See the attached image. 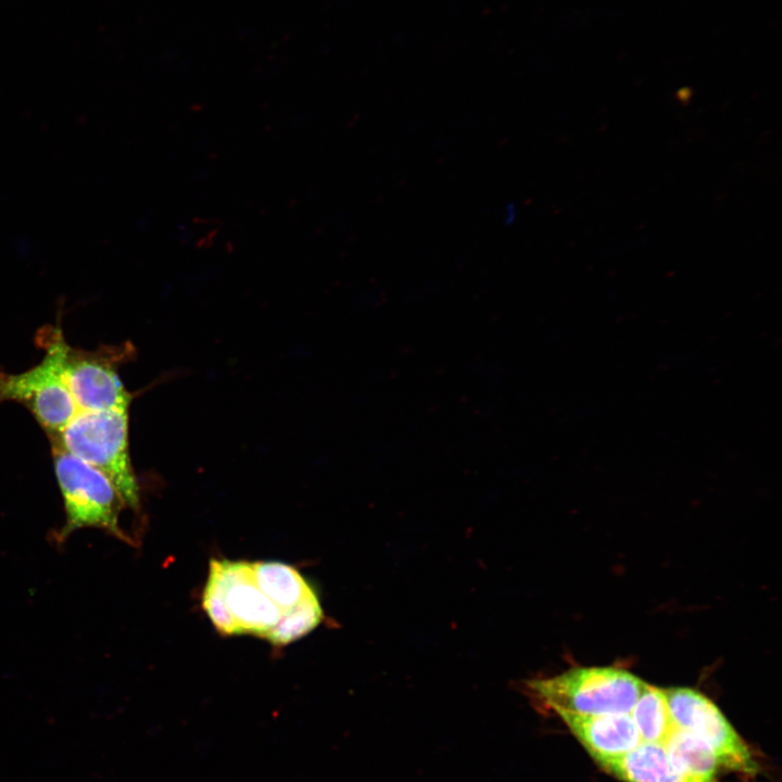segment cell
I'll return each mask as SVG.
<instances>
[{
    "instance_id": "obj_1",
    "label": "cell",
    "mask_w": 782,
    "mask_h": 782,
    "mask_svg": "<svg viewBox=\"0 0 782 782\" xmlns=\"http://www.w3.org/2000/svg\"><path fill=\"white\" fill-rule=\"evenodd\" d=\"M49 441L100 470L126 507L140 509L139 484L129 455V409L79 411Z\"/></svg>"
},
{
    "instance_id": "obj_2",
    "label": "cell",
    "mask_w": 782,
    "mask_h": 782,
    "mask_svg": "<svg viewBox=\"0 0 782 782\" xmlns=\"http://www.w3.org/2000/svg\"><path fill=\"white\" fill-rule=\"evenodd\" d=\"M36 341L50 344L56 352L78 412L129 409L133 394L119 378L118 367L133 356L130 343L84 350L67 343L59 324L40 329Z\"/></svg>"
},
{
    "instance_id": "obj_3",
    "label": "cell",
    "mask_w": 782,
    "mask_h": 782,
    "mask_svg": "<svg viewBox=\"0 0 782 782\" xmlns=\"http://www.w3.org/2000/svg\"><path fill=\"white\" fill-rule=\"evenodd\" d=\"M645 682L613 667H579L528 681L526 689L541 707L578 715L630 714Z\"/></svg>"
},
{
    "instance_id": "obj_4",
    "label": "cell",
    "mask_w": 782,
    "mask_h": 782,
    "mask_svg": "<svg viewBox=\"0 0 782 782\" xmlns=\"http://www.w3.org/2000/svg\"><path fill=\"white\" fill-rule=\"evenodd\" d=\"M49 442L65 510V521L54 534V540L62 543L77 530L98 528L131 543L119 526V513L126 505L112 482L59 442Z\"/></svg>"
},
{
    "instance_id": "obj_5",
    "label": "cell",
    "mask_w": 782,
    "mask_h": 782,
    "mask_svg": "<svg viewBox=\"0 0 782 782\" xmlns=\"http://www.w3.org/2000/svg\"><path fill=\"white\" fill-rule=\"evenodd\" d=\"M45 352L29 369L13 374L0 368V404L16 402L25 406L48 439L58 437L78 412L62 376L54 349L36 341Z\"/></svg>"
},
{
    "instance_id": "obj_6",
    "label": "cell",
    "mask_w": 782,
    "mask_h": 782,
    "mask_svg": "<svg viewBox=\"0 0 782 782\" xmlns=\"http://www.w3.org/2000/svg\"><path fill=\"white\" fill-rule=\"evenodd\" d=\"M665 693L674 727L704 741L721 768L748 775L758 772L749 747L709 698L688 688L666 689Z\"/></svg>"
},
{
    "instance_id": "obj_7",
    "label": "cell",
    "mask_w": 782,
    "mask_h": 782,
    "mask_svg": "<svg viewBox=\"0 0 782 782\" xmlns=\"http://www.w3.org/2000/svg\"><path fill=\"white\" fill-rule=\"evenodd\" d=\"M210 572L218 580L240 634H266L281 611L254 581L251 563L212 559Z\"/></svg>"
},
{
    "instance_id": "obj_8",
    "label": "cell",
    "mask_w": 782,
    "mask_h": 782,
    "mask_svg": "<svg viewBox=\"0 0 782 782\" xmlns=\"http://www.w3.org/2000/svg\"><path fill=\"white\" fill-rule=\"evenodd\" d=\"M555 714L596 764L625 755L642 743L630 714Z\"/></svg>"
},
{
    "instance_id": "obj_9",
    "label": "cell",
    "mask_w": 782,
    "mask_h": 782,
    "mask_svg": "<svg viewBox=\"0 0 782 782\" xmlns=\"http://www.w3.org/2000/svg\"><path fill=\"white\" fill-rule=\"evenodd\" d=\"M622 782H717L690 774L669 758L664 744L642 742L629 753L597 764Z\"/></svg>"
},
{
    "instance_id": "obj_10",
    "label": "cell",
    "mask_w": 782,
    "mask_h": 782,
    "mask_svg": "<svg viewBox=\"0 0 782 782\" xmlns=\"http://www.w3.org/2000/svg\"><path fill=\"white\" fill-rule=\"evenodd\" d=\"M251 566L255 583L281 613L315 593L304 577L290 565L255 562Z\"/></svg>"
},
{
    "instance_id": "obj_11",
    "label": "cell",
    "mask_w": 782,
    "mask_h": 782,
    "mask_svg": "<svg viewBox=\"0 0 782 782\" xmlns=\"http://www.w3.org/2000/svg\"><path fill=\"white\" fill-rule=\"evenodd\" d=\"M630 716L642 742L664 744L674 728L665 690L645 683Z\"/></svg>"
},
{
    "instance_id": "obj_12",
    "label": "cell",
    "mask_w": 782,
    "mask_h": 782,
    "mask_svg": "<svg viewBox=\"0 0 782 782\" xmlns=\"http://www.w3.org/2000/svg\"><path fill=\"white\" fill-rule=\"evenodd\" d=\"M664 746L671 761L690 774L712 779L721 768L714 751L686 730L674 727Z\"/></svg>"
},
{
    "instance_id": "obj_13",
    "label": "cell",
    "mask_w": 782,
    "mask_h": 782,
    "mask_svg": "<svg viewBox=\"0 0 782 782\" xmlns=\"http://www.w3.org/2000/svg\"><path fill=\"white\" fill-rule=\"evenodd\" d=\"M323 619V609L316 593L281 613L278 622L266 634L275 645L291 643L316 628Z\"/></svg>"
},
{
    "instance_id": "obj_14",
    "label": "cell",
    "mask_w": 782,
    "mask_h": 782,
    "mask_svg": "<svg viewBox=\"0 0 782 782\" xmlns=\"http://www.w3.org/2000/svg\"><path fill=\"white\" fill-rule=\"evenodd\" d=\"M203 608L215 628L222 634H240L239 628L228 608L223 589L216 577L209 571L202 596Z\"/></svg>"
},
{
    "instance_id": "obj_15",
    "label": "cell",
    "mask_w": 782,
    "mask_h": 782,
    "mask_svg": "<svg viewBox=\"0 0 782 782\" xmlns=\"http://www.w3.org/2000/svg\"><path fill=\"white\" fill-rule=\"evenodd\" d=\"M515 209L513 206L508 207L504 214L505 220L507 223H512L515 218Z\"/></svg>"
}]
</instances>
